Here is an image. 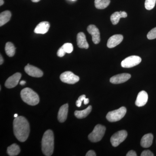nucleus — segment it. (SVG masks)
<instances>
[{
    "label": "nucleus",
    "instance_id": "obj_22",
    "mask_svg": "<svg viewBox=\"0 0 156 156\" xmlns=\"http://www.w3.org/2000/svg\"><path fill=\"white\" fill-rule=\"evenodd\" d=\"M20 150L19 146L16 144H14L8 147L7 153L10 156H15L19 154Z\"/></svg>",
    "mask_w": 156,
    "mask_h": 156
},
{
    "label": "nucleus",
    "instance_id": "obj_13",
    "mask_svg": "<svg viewBox=\"0 0 156 156\" xmlns=\"http://www.w3.org/2000/svg\"><path fill=\"white\" fill-rule=\"evenodd\" d=\"M123 36L121 34H116L112 36L108 41L107 47L109 48H115L122 41Z\"/></svg>",
    "mask_w": 156,
    "mask_h": 156
},
{
    "label": "nucleus",
    "instance_id": "obj_21",
    "mask_svg": "<svg viewBox=\"0 0 156 156\" xmlns=\"http://www.w3.org/2000/svg\"><path fill=\"white\" fill-rule=\"evenodd\" d=\"M11 14L9 11H3L0 14V26L5 25L11 19Z\"/></svg>",
    "mask_w": 156,
    "mask_h": 156
},
{
    "label": "nucleus",
    "instance_id": "obj_1",
    "mask_svg": "<svg viewBox=\"0 0 156 156\" xmlns=\"http://www.w3.org/2000/svg\"><path fill=\"white\" fill-rule=\"evenodd\" d=\"M14 135L20 142L25 141L28 138L30 133L29 124L24 117L18 116L13 122Z\"/></svg>",
    "mask_w": 156,
    "mask_h": 156
},
{
    "label": "nucleus",
    "instance_id": "obj_27",
    "mask_svg": "<svg viewBox=\"0 0 156 156\" xmlns=\"http://www.w3.org/2000/svg\"><path fill=\"white\" fill-rule=\"evenodd\" d=\"M147 38L149 40H154L156 38V27L149 32L147 34Z\"/></svg>",
    "mask_w": 156,
    "mask_h": 156
},
{
    "label": "nucleus",
    "instance_id": "obj_24",
    "mask_svg": "<svg viewBox=\"0 0 156 156\" xmlns=\"http://www.w3.org/2000/svg\"><path fill=\"white\" fill-rule=\"evenodd\" d=\"M110 0H95V8L98 9H104L109 5Z\"/></svg>",
    "mask_w": 156,
    "mask_h": 156
},
{
    "label": "nucleus",
    "instance_id": "obj_34",
    "mask_svg": "<svg viewBox=\"0 0 156 156\" xmlns=\"http://www.w3.org/2000/svg\"><path fill=\"white\" fill-rule=\"evenodd\" d=\"M26 84V82L25 81H20V84L21 86H23V85H25Z\"/></svg>",
    "mask_w": 156,
    "mask_h": 156
},
{
    "label": "nucleus",
    "instance_id": "obj_20",
    "mask_svg": "<svg viewBox=\"0 0 156 156\" xmlns=\"http://www.w3.org/2000/svg\"><path fill=\"white\" fill-rule=\"evenodd\" d=\"M92 109V107L89 105L87 108L82 111H76L74 115L77 118L79 119H83L86 118L91 112Z\"/></svg>",
    "mask_w": 156,
    "mask_h": 156
},
{
    "label": "nucleus",
    "instance_id": "obj_2",
    "mask_svg": "<svg viewBox=\"0 0 156 156\" xmlns=\"http://www.w3.org/2000/svg\"><path fill=\"white\" fill-rule=\"evenodd\" d=\"M54 135L51 130L45 132L42 140V151L45 156L52 155L54 150Z\"/></svg>",
    "mask_w": 156,
    "mask_h": 156
},
{
    "label": "nucleus",
    "instance_id": "obj_25",
    "mask_svg": "<svg viewBox=\"0 0 156 156\" xmlns=\"http://www.w3.org/2000/svg\"><path fill=\"white\" fill-rule=\"evenodd\" d=\"M156 0H146L145 9L147 10H151L154 9L155 5Z\"/></svg>",
    "mask_w": 156,
    "mask_h": 156
},
{
    "label": "nucleus",
    "instance_id": "obj_32",
    "mask_svg": "<svg viewBox=\"0 0 156 156\" xmlns=\"http://www.w3.org/2000/svg\"><path fill=\"white\" fill-rule=\"evenodd\" d=\"M82 101L80 100H79V99L76 101V105L78 107H80L82 105Z\"/></svg>",
    "mask_w": 156,
    "mask_h": 156
},
{
    "label": "nucleus",
    "instance_id": "obj_15",
    "mask_svg": "<svg viewBox=\"0 0 156 156\" xmlns=\"http://www.w3.org/2000/svg\"><path fill=\"white\" fill-rule=\"evenodd\" d=\"M68 104H66L62 105L59 108L58 114V119L60 122H64L66 120L68 112Z\"/></svg>",
    "mask_w": 156,
    "mask_h": 156
},
{
    "label": "nucleus",
    "instance_id": "obj_10",
    "mask_svg": "<svg viewBox=\"0 0 156 156\" xmlns=\"http://www.w3.org/2000/svg\"><path fill=\"white\" fill-rule=\"evenodd\" d=\"M87 31L92 35V40L95 44L100 42V34L98 29L94 25H90L87 27Z\"/></svg>",
    "mask_w": 156,
    "mask_h": 156
},
{
    "label": "nucleus",
    "instance_id": "obj_3",
    "mask_svg": "<svg viewBox=\"0 0 156 156\" xmlns=\"http://www.w3.org/2000/svg\"><path fill=\"white\" fill-rule=\"evenodd\" d=\"M20 96L24 102L32 106L37 105L40 101L38 94L29 88H26L21 90Z\"/></svg>",
    "mask_w": 156,
    "mask_h": 156
},
{
    "label": "nucleus",
    "instance_id": "obj_4",
    "mask_svg": "<svg viewBox=\"0 0 156 156\" xmlns=\"http://www.w3.org/2000/svg\"><path fill=\"white\" fill-rule=\"evenodd\" d=\"M105 130V126L98 124L95 126L94 130L89 134L88 138L91 142H98L103 138Z\"/></svg>",
    "mask_w": 156,
    "mask_h": 156
},
{
    "label": "nucleus",
    "instance_id": "obj_6",
    "mask_svg": "<svg viewBox=\"0 0 156 156\" xmlns=\"http://www.w3.org/2000/svg\"><path fill=\"white\" fill-rule=\"evenodd\" d=\"M128 136V133L125 130L118 131L114 134L111 138L110 141L112 145L114 147L118 146L126 140Z\"/></svg>",
    "mask_w": 156,
    "mask_h": 156
},
{
    "label": "nucleus",
    "instance_id": "obj_7",
    "mask_svg": "<svg viewBox=\"0 0 156 156\" xmlns=\"http://www.w3.org/2000/svg\"><path fill=\"white\" fill-rule=\"evenodd\" d=\"M141 62V58L137 56H128L122 62L121 66L123 68H130L134 67L140 64Z\"/></svg>",
    "mask_w": 156,
    "mask_h": 156
},
{
    "label": "nucleus",
    "instance_id": "obj_29",
    "mask_svg": "<svg viewBox=\"0 0 156 156\" xmlns=\"http://www.w3.org/2000/svg\"><path fill=\"white\" fill-rule=\"evenodd\" d=\"M140 155L141 156H154V155L150 151L145 150L142 152Z\"/></svg>",
    "mask_w": 156,
    "mask_h": 156
},
{
    "label": "nucleus",
    "instance_id": "obj_19",
    "mask_svg": "<svg viewBox=\"0 0 156 156\" xmlns=\"http://www.w3.org/2000/svg\"><path fill=\"white\" fill-rule=\"evenodd\" d=\"M128 16V14L125 11L115 12L111 16V20L113 25H116L119 23L120 18H126Z\"/></svg>",
    "mask_w": 156,
    "mask_h": 156
},
{
    "label": "nucleus",
    "instance_id": "obj_9",
    "mask_svg": "<svg viewBox=\"0 0 156 156\" xmlns=\"http://www.w3.org/2000/svg\"><path fill=\"white\" fill-rule=\"evenodd\" d=\"M21 74L19 73L14 74L7 79L5 83V86L8 89L14 88L17 86L21 78Z\"/></svg>",
    "mask_w": 156,
    "mask_h": 156
},
{
    "label": "nucleus",
    "instance_id": "obj_14",
    "mask_svg": "<svg viewBox=\"0 0 156 156\" xmlns=\"http://www.w3.org/2000/svg\"><path fill=\"white\" fill-rule=\"evenodd\" d=\"M148 96L147 93L144 91H142L138 93L135 105L138 107L144 106L147 102Z\"/></svg>",
    "mask_w": 156,
    "mask_h": 156
},
{
    "label": "nucleus",
    "instance_id": "obj_17",
    "mask_svg": "<svg viewBox=\"0 0 156 156\" xmlns=\"http://www.w3.org/2000/svg\"><path fill=\"white\" fill-rule=\"evenodd\" d=\"M77 43L78 47L82 49H88L89 45L86 39V36L83 32H80L77 36Z\"/></svg>",
    "mask_w": 156,
    "mask_h": 156
},
{
    "label": "nucleus",
    "instance_id": "obj_36",
    "mask_svg": "<svg viewBox=\"0 0 156 156\" xmlns=\"http://www.w3.org/2000/svg\"><path fill=\"white\" fill-rule=\"evenodd\" d=\"M40 1L41 0H31L32 2L35 3L38 2H40Z\"/></svg>",
    "mask_w": 156,
    "mask_h": 156
},
{
    "label": "nucleus",
    "instance_id": "obj_18",
    "mask_svg": "<svg viewBox=\"0 0 156 156\" xmlns=\"http://www.w3.org/2000/svg\"><path fill=\"white\" fill-rule=\"evenodd\" d=\"M154 136L152 134H145L143 136L140 141V145L143 147L148 148L150 147L152 144Z\"/></svg>",
    "mask_w": 156,
    "mask_h": 156
},
{
    "label": "nucleus",
    "instance_id": "obj_38",
    "mask_svg": "<svg viewBox=\"0 0 156 156\" xmlns=\"http://www.w3.org/2000/svg\"><path fill=\"white\" fill-rule=\"evenodd\" d=\"M72 1H75V0H72Z\"/></svg>",
    "mask_w": 156,
    "mask_h": 156
},
{
    "label": "nucleus",
    "instance_id": "obj_16",
    "mask_svg": "<svg viewBox=\"0 0 156 156\" xmlns=\"http://www.w3.org/2000/svg\"><path fill=\"white\" fill-rule=\"evenodd\" d=\"M50 27V24L47 21H43L39 23L35 28V33L45 34L48 32Z\"/></svg>",
    "mask_w": 156,
    "mask_h": 156
},
{
    "label": "nucleus",
    "instance_id": "obj_31",
    "mask_svg": "<svg viewBox=\"0 0 156 156\" xmlns=\"http://www.w3.org/2000/svg\"><path fill=\"white\" fill-rule=\"evenodd\" d=\"M127 156H136V153L134 151H130L126 154Z\"/></svg>",
    "mask_w": 156,
    "mask_h": 156
},
{
    "label": "nucleus",
    "instance_id": "obj_23",
    "mask_svg": "<svg viewBox=\"0 0 156 156\" xmlns=\"http://www.w3.org/2000/svg\"><path fill=\"white\" fill-rule=\"evenodd\" d=\"M15 48L14 45L11 42L6 43L5 47V51L7 55L9 57H12L14 56L15 53Z\"/></svg>",
    "mask_w": 156,
    "mask_h": 156
},
{
    "label": "nucleus",
    "instance_id": "obj_37",
    "mask_svg": "<svg viewBox=\"0 0 156 156\" xmlns=\"http://www.w3.org/2000/svg\"><path fill=\"white\" fill-rule=\"evenodd\" d=\"M18 117V115L17 114H14V117L15 118H17V117Z\"/></svg>",
    "mask_w": 156,
    "mask_h": 156
},
{
    "label": "nucleus",
    "instance_id": "obj_33",
    "mask_svg": "<svg viewBox=\"0 0 156 156\" xmlns=\"http://www.w3.org/2000/svg\"><path fill=\"white\" fill-rule=\"evenodd\" d=\"M4 62V59H3L2 56L1 55V57H0V65H2Z\"/></svg>",
    "mask_w": 156,
    "mask_h": 156
},
{
    "label": "nucleus",
    "instance_id": "obj_5",
    "mask_svg": "<svg viewBox=\"0 0 156 156\" xmlns=\"http://www.w3.org/2000/svg\"><path fill=\"white\" fill-rule=\"evenodd\" d=\"M127 109L125 107H122L118 109L109 112L106 115L107 119L109 122H116L122 119L125 116Z\"/></svg>",
    "mask_w": 156,
    "mask_h": 156
},
{
    "label": "nucleus",
    "instance_id": "obj_30",
    "mask_svg": "<svg viewBox=\"0 0 156 156\" xmlns=\"http://www.w3.org/2000/svg\"><path fill=\"white\" fill-rule=\"evenodd\" d=\"M86 156H96V154L94 151L92 150L89 151L87 153L86 155Z\"/></svg>",
    "mask_w": 156,
    "mask_h": 156
},
{
    "label": "nucleus",
    "instance_id": "obj_26",
    "mask_svg": "<svg viewBox=\"0 0 156 156\" xmlns=\"http://www.w3.org/2000/svg\"><path fill=\"white\" fill-rule=\"evenodd\" d=\"M62 47H63V49H64L66 53H71L73 52V45L72 44H70V43L65 44Z\"/></svg>",
    "mask_w": 156,
    "mask_h": 156
},
{
    "label": "nucleus",
    "instance_id": "obj_11",
    "mask_svg": "<svg viewBox=\"0 0 156 156\" xmlns=\"http://www.w3.org/2000/svg\"><path fill=\"white\" fill-rule=\"evenodd\" d=\"M24 70L28 75L34 77H41L43 76V72L41 69L29 64L25 66Z\"/></svg>",
    "mask_w": 156,
    "mask_h": 156
},
{
    "label": "nucleus",
    "instance_id": "obj_28",
    "mask_svg": "<svg viewBox=\"0 0 156 156\" xmlns=\"http://www.w3.org/2000/svg\"><path fill=\"white\" fill-rule=\"evenodd\" d=\"M66 53V52L65 51L63 47H62L61 48L58 49V51H57V55L58 57H63L65 55Z\"/></svg>",
    "mask_w": 156,
    "mask_h": 156
},
{
    "label": "nucleus",
    "instance_id": "obj_8",
    "mask_svg": "<svg viewBox=\"0 0 156 156\" xmlns=\"http://www.w3.org/2000/svg\"><path fill=\"white\" fill-rule=\"evenodd\" d=\"M60 79L63 83L69 84H74L80 80V77L70 71L62 73L60 76Z\"/></svg>",
    "mask_w": 156,
    "mask_h": 156
},
{
    "label": "nucleus",
    "instance_id": "obj_12",
    "mask_svg": "<svg viewBox=\"0 0 156 156\" xmlns=\"http://www.w3.org/2000/svg\"><path fill=\"white\" fill-rule=\"evenodd\" d=\"M131 77V75L128 73H122L113 76L110 80L112 83L118 84L125 83Z\"/></svg>",
    "mask_w": 156,
    "mask_h": 156
},
{
    "label": "nucleus",
    "instance_id": "obj_35",
    "mask_svg": "<svg viewBox=\"0 0 156 156\" xmlns=\"http://www.w3.org/2000/svg\"><path fill=\"white\" fill-rule=\"evenodd\" d=\"M4 2L3 0H0V5L2 6L4 4Z\"/></svg>",
    "mask_w": 156,
    "mask_h": 156
}]
</instances>
